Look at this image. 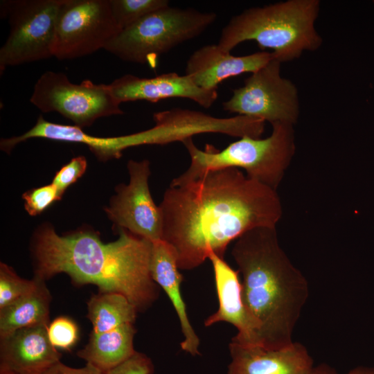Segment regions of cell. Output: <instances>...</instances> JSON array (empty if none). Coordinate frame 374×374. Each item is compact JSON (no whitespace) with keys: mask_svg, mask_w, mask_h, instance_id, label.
Wrapping results in <instances>:
<instances>
[{"mask_svg":"<svg viewBox=\"0 0 374 374\" xmlns=\"http://www.w3.org/2000/svg\"><path fill=\"white\" fill-rule=\"evenodd\" d=\"M159 206L162 240L175 249L182 270L199 267L212 253L224 258L231 242L257 227H276L283 215L276 190L235 168L170 185Z\"/></svg>","mask_w":374,"mask_h":374,"instance_id":"6da1fadb","label":"cell"},{"mask_svg":"<svg viewBox=\"0 0 374 374\" xmlns=\"http://www.w3.org/2000/svg\"><path fill=\"white\" fill-rule=\"evenodd\" d=\"M117 232V240L105 243L91 229L59 235L42 224L32 242L35 276L46 280L64 273L75 284L95 285L99 292L125 296L138 312L147 310L159 294L150 271L152 242L125 229Z\"/></svg>","mask_w":374,"mask_h":374,"instance_id":"7a4b0ae2","label":"cell"},{"mask_svg":"<svg viewBox=\"0 0 374 374\" xmlns=\"http://www.w3.org/2000/svg\"><path fill=\"white\" fill-rule=\"evenodd\" d=\"M231 255L242 274L244 305L258 328V345L278 349L292 343L308 284L280 247L276 227L244 233Z\"/></svg>","mask_w":374,"mask_h":374,"instance_id":"3957f363","label":"cell"},{"mask_svg":"<svg viewBox=\"0 0 374 374\" xmlns=\"http://www.w3.org/2000/svg\"><path fill=\"white\" fill-rule=\"evenodd\" d=\"M319 9V0H288L246 9L224 26L217 46L231 53L239 44L253 40L261 49H272L281 63L293 60L321 46L314 27Z\"/></svg>","mask_w":374,"mask_h":374,"instance_id":"277c9868","label":"cell"},{"mask_svg":"<svg viewBox=\"0 0 374 374\" xmlns=\"http://www.w3.org/2000/svg\"><path fill=\"white\" fill-rule=\"evenodd\" d=\"M271 125L269 136H244L222 150L208 144L202 150L192 138L184 140L182 143L189 154L190 163L170 185L188 183L209 170L235 168L244 170L249 178L276 190L294 157L295 138L293 125L278 123Z\"/></svg>","mask_w":374,"mask_h":374,"instance_id":"5b68a950","label":"cell"},{"mask_svg":"<svg viewBox=\"0 0 374 374\" xmlns=\"http://www.w3.org/2000/svg\"><path fill=\"white\" fill-rule=\"evenodd\" d=\"M216 18L213 12L169 6L121 30L104 49L122 60L154 68L161 55L200 35Z\"/></svg>","mask_w":374,"mask_h":374,"instance_id":"8992f818","label":"cell"},{"mask_svg":"<svg viewBox=\"0 0 374 374\" xmlns=\"http://www.w3.org/2000/svg\"><path fill=\"white\" fill-rule=\"evenodd\" d=\"M63 0L1 1V14L8 17L10 33L0 49L1 74L8 66L53 56L55 26Z\"/></svg>","mask_w":374,"mask_h":374,"instance_id":"52a82bcc","label":"cell"},{"mask_svg":"<svg viewBox=\"0 0 374 374\" xmlns=\"http://www.w3.org/2000/svg\"><path fill=\"white\" fill-rule=\"evenodd\" d=\"M30 101L41 112H58L81 129L100 118L124 113L109 84L89 80L74 84L66 74L51 71L38 78Z\"/></svg>","mask_w":374,"mask_h":374,"instance_id":"ba28073f","label":"cell"},{"mask_svg":"<svg viewBox=\"0 0 374 374\" xmlns=\"http://www.w3.org/2000/svg\"><path fill=\"white\" fill-rule=\"evenodd\" d=\"M109 0H63L57 17L53 56L72 60L105 48L121 31Z\"/></svg>","mask_w":374,"mask_h":374,"instance_id":"9c48e42d","label":"cell"},{"mask_svg":"<svg viewBox=\"0 0 374 374\" xmlns=\"http://www.w3.org/2000/svg\"><path fill=\"white\" fill-rule=\"evenodd\" d=\"M281 62L274 57L245 79L222 103L223 109L268 121L294 125L299 116V99L295 84L280 75Z\"/></svg>","mask_w":374,"mask_h":374,"instance_id":"30bf717a","label":"cell"},{"mask_svg":"<svg viewBox=\"0 0 374 374\" xmlns=\"http://www.w3.org/2000/svg\"><path fill=\"white\" fill-rule=\"evenodd\" d=\"M130 181L116 188L105 211L114 231L125 229L151 242L162 239V216L149 188L150 161L130 160Z\"/></svg>","mask_w":374,"mask_h":374,"instance_id":"8fae6325","label":"cell"},{"mask_svg":"<svg viewBox=\"0 0 374 374\" xmlns=\"http://www.w3.org/2000/svg\"><path fill=\"white\" fill-rule=\"evenodd\" d=\"M109 85L121 104L135 100L154 103L163 99L181 98L190 99L208 109L217 98V90L201 88L190 76L175 72L150 78L125 74L114 80Z\"/></svg>","mask_w":374,"mask_h":374,"instance_id":"7c38bea8","label":"cell"},{"mask_svg":"<svg viewBox=\"0 0 374 374\" xmlns=\"http://www.w3.org/2000/svg\"><path fill=\"white\" fill-rule=\"evenodd\" d=\"M231 362L226 374H310L313 360L299 342L278 349L240 344L229 345Z\"/></svg>","mask_w":374,"mask_h":374,"instance_id":"4fadbf2b","label":"cell"},{"mask_svg":"<svg viewBox=\"0 0 374 374\" xmlns=\"http://www.w3.org/2000/svg\"><path fill=\"white\" fill-rule=\"evenodd\" d=\"M208 258L213 269L219 307L205 319L204 326L208 327L222 321L229 323L238 330L231 339L242 344L258 345V328L244 305L239 271L234 270L215 253H211Z\"/></svg>","mask_w":374,"mask_h":374,"instance_id":"5bb4252c","label":"cell"},{"mask_svg":"<svg viewBox=\"0 0 374 374\" xmlns=\"http://www.w3.org/2000/svg\"><path fill=\"white\" fill-rule=\"evenodd\" d=\"M275 57L273 53L256 52L243 56H234L222 51L217 44L205 45L189 57L185 74L199 87L217 90L226 79L244 73H255Z\"/></svg>","mask_w":374,"mask_h":374,"instance_id":"9a60e30c","label":"cell"},{"mask_svg":"<svg viewBox=\"0 0 374 374\" xmlns=\"http://www.w3.org/2000/svg\"><path fill=\"white\" fill-rule=\"evenodd\" d=\"M48 326L19 329L0 338V368L17 374H42L60 362L62 355L48 339Z\"/></svg>","mask_w":374,"mask_h":374,"instance_id":"2e32d148","label":"cell"},{"mask_svg":"<svg viewBox=\"0 0 374 374\" xmlns=\"http://www.w3.org/2000/svg\"><path fill=\"white\" fill-rule=\"evenodd\" d=\"M177 265L175 249L163 240L152 242L150 271L152 280L166 292L179 320L184 339L182 350L193 356L200 355L199 339L190 320L180 292L183 276Z\"/></svg>","mask_w":374,"mask_h":374,"instance_id":"e0dca14e","label":"cell"},{"mask_svg":"<svg viewBox=\"0 0 374 374\" xmlns=\"http://www.w3.org/2000/svg\"><path fill=\"white\" fill-rule=\"evenodd\" d=\"M134 323H128L100 334L91 333L87 344L77 355L103 373L116 367L136 350L133 340L136 332Z\"/></svg>","mask_w":374,"mask_h":374,"instance_id":"ac0fdd59","label":"cell"},{"mask_svg":"<svg viewBox=\"0 0 374 374\" xmlns=\"http://www.w3.org/2000/svg\"><path fill=\"white\" fill-rule=\"evenodd\" d=\"M34 278L36 283L30 292L0 308V338L19 329L49 324L51 296L45 280Z\"/></svg>","mask_w":374,"mask_h":374,"instance_id":"d6986e66","label":"cell"},{"mask_svg":"<svg viewBox=\"0 0 374 374\" xmlns=\"http://www.w3.org/2000/svg\"><path fill=\"white\" fill-rule=\"evenodd\" d=\"M87 318L92 324V334L112 330L121 326L134 323L136 307L123 295L99 292L87 302Z\"/></svg>","mask_w":374,"mask_h":374,"instance_id":"ffe728a7","label":"cell"},{"mask_svg":"<svg viewBox=\"0 0 374 374\" xmlns=\"http://www.w3.org/2000/svg\"><path fill=\"white\" fill-rule=\"evenodd\" d=\"M114 18L123 30L148 15L170 6L168 0H109Z\"/></svg>","mask_w":374,"mask_h":374,"instance_id":"44dd1931","label":"cell"},{"mask_svg":"<svg viewBox=\"0 0 374 374\" xmlns=\"http://www.w3.org/2000/svg\"><path fill=\"white\" fill-rule=\"evenodd\" d=\"M36 280H26L19 276L8 265H0V308L28 294L35 287Z\"/></svg>","mask_w":374,"mask_h":374,"instance_id":"7402d4cb","label":"cell"},{"mask_svg":"<svg viewBox=\"0 0 374 374\" xmlns=\"http://www.w3.org/2000/svg\"><path fill=\"white\" fill-rule=\"evenodd\" d=\"M47 334L55 348L70 350L78 339V328L71 319L59 317L48 324Z\"/></svg>","mask_w":374,"mask_h":374,"instance_id":"603a6c76","label":"cell"},{"mask_svg":"<svg viewBox=\"0 0 374 374\" xmlns=\"http://www.w3.org/2000/svg\"><path fill=\"white\" fill-rule=\"evenodd\" d=\"M62 195L51 183L30 189L22 195L24 208L31 216L41 214L54 202L62 199Z\"/></svg>","mask_w":374,"mask_h":374,"instance_id":"cb8c5ba5","label":"cell"},{"mask_svg":"<svg viewBox=\"0 0 374 374\" xmlns=\"http://www.w3.org/2000/svg\"><path fill=\"white\" fill-rule=\"evenodd\" d=\"M87 161L84 157L78 156L71 159L55 175L52 184L62 195L85 172Z\"/></svg>","mask_w":374,"mask_h":374,"instance_id":"d4e9b609","label":"cell"},{"mask_svg":"<svg viewBox=\"0 0 374 374\" xmlns=\"http://www.w3.org/2000/svg\"><path fill=\"white\" fill-rule=\"evenodd\" d=\"M154 365L146 355L136 353L126 361L104 374H153Z\"/></svg>","mask_w":374,"mask_h":374,"instance_id":"484cf974","label":"cell"},{"mask_svg":"<svg viewBox=\"0 0 374 374\" xmlns=\"http://www.w3.org/2000/svg\"><path fill=\"white\" fill-rule=\"evenodd\" d=\"M42 374H104L96 367L86 363L81 368L70 367L60 361L53 364Z\"/></svg>","mask_w":374,"mask_h":374,"instance_id":"4316f807","label":"cell"},{"mask_svg":"<svg viewBox=\"0 0 374 374\" xmlns=\"http://www.w3.org/2000/svg\"><path fill=\"white\" fill-rule=\"evenodd\" d=\"M310 374H341L328 365L314 366ZM344 374H374V367L359 366Z\"/></svg>","mask_w":374,"mask_h":374,"instance_id":"83f0119b","label":"cell"},{"mask_svg":"<svg viewBox=\"0 0 374 374\" xmlns=\"http://www.w3.org/2000/svg\"><path fill=\"white\" fill-rule=\"evenodd\" d=\"M0 374H17V373L12 372L11 371L0 368Z\"/></svg>","mask_w":374,"mask_h":374,"instance_id":"f1b7e54d","label":"cell"},{"mask_svg":"<svg viewBox=\"0 0 374 374\" xmlns=\"http://www.w3.org/2000/svg\"><path fill=\"white\" fill-rule=\"evenodd\" d=\"M374 2V1H373Z\"/></svg>","mask_w":374,"mask_h":374,"instance_id":"f546056e","label":"cell"}]
</instances>
